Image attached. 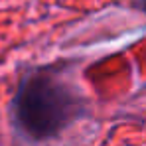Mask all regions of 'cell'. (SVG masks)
<instances>
[{
    "instance_id": "cell-2",
    "label": "cell",
    "mask_w": 146,
    "mask_h": 146,
    "mask_svg": "<svg viewBox=\"0 0 146 146\" xmlns=\"http://www.w3.org/2000/svg\"><path fill=\"white\" fill-rule=\"evenodd\" d=\"M142 8H144V12H146V0H142Z\"/></svg>"
},
{
    "instance_id": "cell-1",
    "label": "cell",
    "mask_w": 146,
    "mask_h": 146,
    "mask_svg": "<svg viewBox=\"0 0 146 146\" xmlns=\"http://www.w3.org/2000/svg\"><path fill=\"white\" fill-rule=\"evenodd\" d=\"M83 97L55 67H40L26 75L12 101L16 126L32 140H48L77 121Z\"/></svg>"
}]
</instances>
